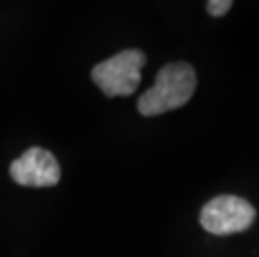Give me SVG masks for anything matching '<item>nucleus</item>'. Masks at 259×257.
Listing matches in <instances>:
<instances>
[{"label": "nucleus", "instance_id": "nucleus-1", "mask_svg": "<svg viewBox=\"0 0 259 257\" xmlns=\"http://www.w3.org/2000/svg\"><path fill=\"white\" fill-rule=\"evenodd\" d=\"M196 87V70L189 64H167L157 72L154 85L141 95L137 109L144 117L161 116L186 106L191 100Z\"/></svg>", "mask_w": 259, "mask_h": 257}, {"label": "nucleus", "instance_id": "nucleus-2", "mask_svg": "<svg viewBox=\"0 0 259 257\" xmlns=\"http://www.w3.org/2000/svg\"><path fill=\"white\" fill-rule=\"evenodd\" d=\"M146 54L129 48L115 54L92 69V80L107 97H127L141 84V70L146 65Z\"/></svg>", "mask_w": 259, "mask_h": 257}, {"label": "nucleus", "instance_id": "nucleus-3", "mask_svg": "<svg viewBox=\"0 0 259 257\" xmlns=\"http://www.w3.org/2000/svg\"><path fill=\"white\" fill-rule=\"evenodd\" d=\"M256 211L249 202L238 195H219L202 207L199 222L209 234L231 236L252 226Z\"/></svg>", "mask_w": 259, "mask_h": 257}, {"label": "nucleus", "instance_id": "nucleus-4", "mask_svg": "<svg viewBox=\"0 0 259 257\" xmlns=\"http://www.w3.org/2000/svg\"><path fill=\"white\" fill-rule=\"evenodd\" d=\"M10 176L25 187H52L60 180V167L49 150L32 147L10 164Z\"/></svg>", "mask_w": 259, "mask_h": 257}, {"label": "nucleus", "instance_id": "nucleus-5", "mask_svg": "<svg viewBox=\"0 0 259 257\" xmlns=\"http://www.w3.org/2000/svg\"><path fill=\"white\" fill-rule=\"evenodd\" d=\"M233 7V2L231 0H211V2L206 4V9L209 15H212V17H223L226 15Z\"/></svg>", "mask_w": 259, "mask_h": 257}]
</instances>
